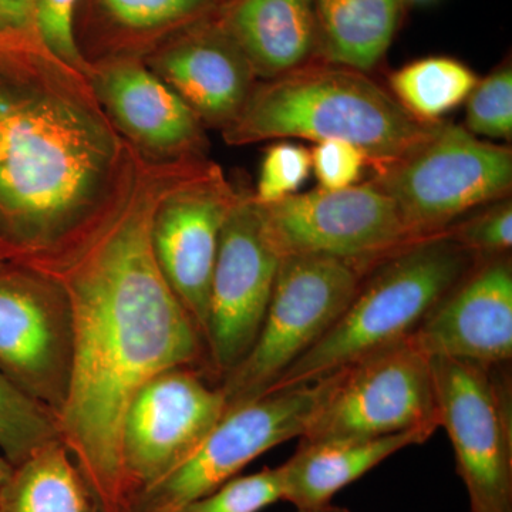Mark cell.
Returning <instances> with one entry per match:
<instances>
[{"instance_id":"ba28073f","label":"cell","mask_w":512,"mask_h":512,"mask_svg":"<svg viewBox=\"0 0 512 512\" xmlns=\"http://www.w3.org/2000/svg\"><path fill=\"white\" fill-rule=\"evenodd\" d=\"M439 427L431 357L409 336L340 369L301 443L434 434Z\"/></svg>"},{"instance_id":"e0dca14e","label":"cell","mask_w":512,"mask_h":512,"mask_svg":"<svg viewBox=\"0 0 512 512\" xmlns=\"http://www.w3.org/2000/svg\"><path fill=\"white\" fill-rule=\"evenodd\" d=\"M147 66L167 83L201 121L227 128L256 86V76L237 43L217 19H198L158 47Z\"/></svg>"},{"instance_id":"836d02e7","label":"cell","mask_w":512,"mask_h":512,"mask_svg":"<svg viewBox=\"0 0 512 512\" xmlns=\"http://www.w3.org/2000/svg\"><path fill=\"white\" fill-rule=\"evenodd\" d=\"M8 259L12 258H10V256L6 254V252L3 251V249H0V264H2V262L8 261Z\"/></svg>"},{"instance_id":"d6a6232c","label":"cell","mask_w":512,"mask_h":512,"mask_svg":"<svg viewBox=\"0 0 512 512\" xmlns=\"http://www.w3.org/2000/svg\"><path fill=\"white\" fill-rule=\"evenodd\" d=\"M13 466L9 463L8 460H6L5 457H3V454L0 453V485L5 483L6 480H8V477L10 476V473H12Z\"/></svg>"},{"instance_id":"277c9868","label":"cell","mask_w":512,"mask_h":512,"mask_svg":"<svg viewBox=\"0 0 512 512\" xmlns=\"http://www.w3.org/2000/svg\"><path fill=\"white\" fill-rule=\"evenodd\" d=\"M477 261L448 231L397 249L363 276L338 322L271 390L322 379L409 338Z\"/></svg>"},{"instance_id":"d4e9b609","label":"cell","mask_w":512,"mask_h":512,"mask_svg":"<svg viewBox=\"0 0 512 512\" xmlns=\"http://www.w3.org/2000/svg\"><path fill=\"white\" fill-rule=\"evenodd\" d=\"M282 467L264 468L249 476H237L217 490L170 512H261L284 501Z\"/></svg>"},{"instance_id":"4fadbf2b","label":"cell","mask_w":512,"mask_h":512,"mask_svg":"<svg viewBox=\"0 0 512 512\" xmlns=\"http://www.w3.org/2000/svg\"><path fill=\"white\" fill-rule=\"evenodd\" d=\"M281 259L258 202L252 195L239 194L222 228L205 329L210 370L220 379L254 346Z\"/></svg>"},{"instance_id":"f546056e","label":"cell","mask_w":512,"mask_h":512,"mask_svg":"<svg viewBox=\"0 0 512 512\" xmlns=\"http://www.w3.org/2000/svg\"><path fill=\"white\" fill-rule=\"evenodd\" d=\"M311 163L319 188L336 191L357 185L369 161L348 141L325 140L312 148Z\"/></svg>"},{"instance_id":"30bf717a","label":"cell","mask_w":512,"mask_h":512,"mask_svg":"<svg viewBox=\"0 0 512 512\" xmlns=\"http://www.w3.org/2000/svg\"><path fill=\"white\" fill-rule=\"evenodd\" d=\"M73 315L57 276L26 262L0 264V375L56 417L73 372Z\"/></svg>"},{"instance_id":"ffe728a7","label":"cell","mask_w":512,"mask_h":512,"mask_svg":"<svg viewBox=\"0 0 512 512\" xmlns=\"http://www.w3.org/2000/svg\"><path fill=\"white\" fill-rule=\"evenodd\" d=\"M403 0H313L319 57L367 73L386 55Z\"/></svg>"},{"instance_id":"f1b7e54d","label":"cell","mask_w":512,"mask_h":512,"mask_svg":"<svg viewBox=\"0 0 512 512\" xmlns=\"http://www.w3.org/2000/svg\"><path fill=\"white\" fill-rule=\"evenodd\" d=\"M458 244L477 259L507 255L512 247V205L507 198L493 202L463 224L447 229Z\"/></svg>"},{"instance_id":"4dcf8cb0","label":"cell","mask_w":512,"mask_h":512,"mask_svg":"<svg viewBox=\"0 0 512 512\" xmlns=\"http://www.w3.org/2000/svg\"><path fill=\"white\" fill-rule=\"evenodd\" d=\"M0 40L37 42L35 0H0Z\"/></svg>"},{"instance_id":"1f68e13d","label":"cell","mask_w":512,"mask_h":512,"mask_svg":"<svg viewBox=\"0 0 512 512\" xmlns=\"http://www.w3.org/2000/svg\"><path fill=\"white\" fill-rule=\"evenodd\" d=\"M296 512H350L348 508L336 507V505L328 504L322 505V507L315 508H301V510H296Z\"/></svg>"},{"instance_id":"9c48e42d","label":"cell","mask_w":512,"mask_h":512,"mask_svg":"<svg viewBox=\"0 0 512 512\" xmlns=\"http://www.w3.org/2000/svg\"><path fill=\"white\" fill-rule=\"evenodd\" d=\"M440 427L471 512H512V396L507 365L431 357Z\"/></svg>"},{"instance_id":"5b68a950","label":"cell","mask_w":512,"mask_h":512,"mask_svg":"<svg viewBox=\"0 0 512 512\" xmlns=\"http://www.w3.org/2000/svg\"><path fill=\"white\" fill-rule=\"evenodd\" d=\"M375 181L396 205L410 237H430L447 231L461 215L507 198L512 151L464 126L439 123Z\"/></svg>"},{"instance_id":"4316f807","label":"cell","mask_w":512,"mask_h":512,"mask_svg":"<svg viewBox=\"0 0 512 512\" xmlns=\"http://www.w3.org/2000/svg\"><path fill=\"white\" fill-rule=\"evenodd\" d=\"M80 0H35V36L49 55L89 79L92 63L84 57L76 36Z\"/></svg>"},{"instance_id":"7402d4cb","label":"cell","mask_w":512,"mask_h":512,"mask_svg":"<svg viewBox=\"0 0 512 512\" xmlns=\"http://www.w3.org/2000/svg\"><path fill=\"white\" fill-rule=\"evenodd\" d=\"M477 82V74L456 59L426 57L394 72L390 93L416 119L433 124L464 103Z\"/></svg>"},{"instance_id":"3957f363","label":"cell","mask_w":512,"mask_h":512,"mask_svg":"<svg viewBox=\"0 0 512 512\" xmlns=\"http://www.w3.org/2000/svg\"><path fill=\"white\" fill-rule=\"evenodd\" d=\"M437 124L416 119L366 73L323 62L256 84L222 136L229 146L275 138L348 141L382 173Z\"/></svg>"},{"instance_id":"8fae6325","label":"cell","mask_w":512,"mask_h":512,"mask_svg":"<svg viewBox=\"0 0 512 512\" xmlns=\"http://www.w3.org/2000/svg\"><path fill=\"white\" fill-rule=\"evenodd\" d=\"M259 207L282 258L328 256L367 274L377 262L416 241L376 181L345 190L296 192Z\"/></svg>"},{"instance_id":"484cf974","label":"cell","mask_w":512,"mask_h":512,"mask_svg":"<svg viewBox=\"0 0 512 512\" xmlns=\"http://www.w3.org/2000/svg\"><path fill=\"white\" fill-rule=\"evenodd\" d=\"M466 128L473 136L511 140L512 69L498 67L484 80H478L467 97Z\"/></svg>"},{"instance_id":"2e32d148","label":"cell","mask_w":512,"mask_h":512,"mask_svg":"<svg viewBox=\"0 0 512 512\" xmlns=\"http://www.w3.org/2000/svg\"><path fill=\"white\" fill-rule=\"evenodd\" d=\"M430 357L485 366L512 359V265L507 255L478 259L412 335Z\"/></svg>"},{"instance_id":"9a60e30c","label":"cell","mask_w":512,"mask_h":512,"mask_svg":"<svg viewBox=\"0 0 512 512\" xmlns=\"http://www.w3.org/2000/svg\"><path fill=\"white\" fill-rule=\"evenodd\" d=\"M89 82L111 124L151 163L204 158V126L144 60L114 56L92 63Z\"/></svg>"},{"instance_id":"d6986e66","label":"cell","mask_w":512,"mask_h":512,"mask_svg":"<svg viewBox=\"0 0 512 512\" xmlns=\"http://www.w3.org/2000/svg\"><path fill=\"white\" fill-rule=\"evenodd\" d=\"M433 434L406 431L376 439L335 440L299 444L282 464L284 501L301 508L322 507L349 484L404 448L426 443Z\"/></svg>"},{"instance_id":"cb8c5ba5","label":"cell","mask_w":512,"mask_h":512,"mask_svg":"<svg viewBox=\"0 0 512 512\" xmlns=\"http://www.w3.org/2000/svg\"><path fill=\"white\" fill-rule=\"evenodd\" d=\"M114 26L133 35L184 28L204 18L217 0H99Z\"/></svg>"},{"instance_id":"83f0119b","label":"cell","mask_w":512,"mask_h":512,"mask_svg":"<svg viewBox=\"0 0 512 512\" xmlns=\"http://www.w3.org/2000/svg\"><path fill=\"white\" fill-rule=\"evenodd\" d=\"M312 171L311 151L299 144L276 143L265 151L252 198L269 205L296 194Z\"/></svg>"},{"instance_id":"603a6c76","label":"cell","mask_w":512,"mask_h":512,"mask_svg":"<svg viewBox=\"0 0 512 512\" xmlns=\"http://www.w3.org/2000/svg\"><path fill=\"white\" fill-rule=\"evenodd\" d=\"M62 440L57 417L0 375V453L13 467Z\"/></svg>"},{"instance_id":"7a4b0ae2","label":"cell","mask_w":512,"mask_h":512,"mask_svg":"<svg viewBox=\"0 0 512 512\" xmlns=\"http://www.w3.org/2000/svg\"><path fill=\"white\" fill-rule=\"evenodd\" d=\"M141 158L89 79L37 42L0 40V249L56 261L126 201Z\"/></svg>"},{"instance_id":"52a82bcc","label":"cell","mask_w":512,"mask_h":512,"mask_svg":"<svg viewBox=\"0 0 512 512\" xmlns=\"http://www.w3.org/2000/svg\"><path fill=\"white\" fill-rule=\"evenodd\" d=\"M338 377L339 370L313 382L271 390L229 410L188 460L138 491L127 512L173 511L217 490L266 451L301 439Z\"/></svg>"},{"instance_id":"7c38bea8","label":"cell","mask_w":512,"mask_h":512,"mask_svg":"<svg viewBox=\"0 0 512 512\" xmlns=\"http://www.w3.org/2000/svg\"><path fill=\"white\" fill-rule=\"evenodd\" d=\"M225 413L221 387L205 382L200 369L175 367L144 383L121 424L128 503L188 460Z\"/></svg>"},{"instance_id":"44dd1931","label":"cell","mask_w":512,"mask_h":512,"mask_svg":"<svg viewBox=\"0 0 512 512\" xmlns=\"http://www.w3.org/2000/svg\"><path fill=\"white\" fill-rule=\"evenodd\" d=\"M0 512H101L96 497L62 440L13 467L0 485Z\"/></svg>"},{"instance_id":"ac0fdd59","label":"cell","mask_w":512,"mask_h":512,"mask_svg":"<svg viewBox=\"0 0 512 512\" xmlns=\"http://www.w3.org/2000/svg\"><path fill=\"white\" fill-rule=\"evenodd\" d=\"M217 20L265 82L319 57L313 0H228Z\"/></svg>"},{"instance_id":"5bb4252c","label":"cell","mask_w":512,"mask_h":512,"mask_svg":"<svg viewBox=\"0 0 512 512\" xmlns=\"http://www.w3.org/2000/svg\"><path fill=\"white\" fill-rule=\"evenodd\" d=\"M238 195L208 161L165 194L151 224L157 264L204 342L221 232Z\"/></svg>"},{"instance_id":"8992f818","label":"cell","mask_w":512,"mask_h":512,"mask_svg":"<svg viewBox=\"0 0 512 512\" xmlns=\"http://www.w3.org/2000/svg\"><path fill=\"white\" fill-rule=\"evenodd\" d=\"M365 272L328 256H284L254 346L221 377L227 412L268 393L352 302Z\"/></svg>"},{"instance_id":"6da1fadb","label":"cell","mask_w":512,"mask_h":512,"mask_svg":"<svg viewBox=\"0 0 512 512\" xmlns=\"http://www.w3.org/2000/svg\"><path fill=\"white\" fill-rule=\"evenodd\" d=\"M207 163L141 158L126 201L40 268L59 278L72 306V380L57 423L101 512H127L121 424L134 394L165 370H210L204 338L165 281L151 245L160 201Z\"/></svg>"}]
</instances>
